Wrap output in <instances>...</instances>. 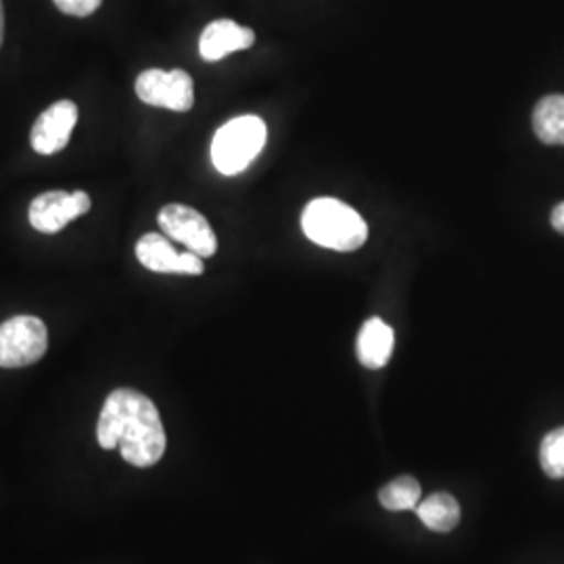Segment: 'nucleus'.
<instances>
[{
    "instance_id": "obj_11",
    "label": "nucleus",
    "mask_w": 564,
    "mask_h": 564,
    "mask_svg": "<svg viewBox=\"0 0 564 564\" xmlns=\"http://www.w3.org/2000/svg\"><path fill=\"white\" fill-rule=\"evenodd\" d=\"M393 343H395L393 328L381 318H370L364 323L362 330L358 335V345H356L358 360L370 370H379L389 362L393 354Z\"/></svg>"
},
{
    "instance_id": "obj_13",
    "label": "nucleus",
    "mask_w": 564,
    "mask_h": 564,
    "mask_svg": "<svg viewBox=\"0 0 564 564\" xmlns=\"http://www.w3.org/2000/svg\"><path fill=\"white\" fill-rule=\"evenodd\" d=\"M416 514L431 531L447 533L460 523V506L449 494H435L416 506Z\"/></svg>"
},
{
    "instance_id": "obj_5",
    "label": "nucleus",
    "mask_w": 564,
    "mask_h": 564,
    "mask_svg": "<svg viewBox=\"0 0 564 564\" xmlns=\"http://www.w3.org/2000/svg\"><path fill=\"white\" fill-rule=\"evenodd\" d=\"M158 223L167 239L181 242L199 258H212L218 251V239L212 226L203 214L188 205H165L158 216Z\"/></svg>"
},
{
    "instance_id": "obj_8",
    "label": "nucleus",
    "mask_w": 564,
    "mask_h": 564,
    "mask_svg": "<svg viewBox=\"0 0 564 564\" xmlns=\"http://www.w3.org/2000/svg\"><path fill=\"white\" fill-rule=\"evenodd\" d=\"M137 258L139 262L160 274H188V276H199L205 270L203 258L186 251L181 253L174 249V245L167 241V237L149 232L144 235L141 241L137 242Z\"/></svg>"
},
{
    "instance_id": "obj_15",
    "label": "nucleus",
    "mask_w": 564,
    "mask_h": 564,
    "mask_svg": "<svg viewBox=\"0 0 564 564\" xmlns=\"http://www.w3.org/2000/svg\"><path fill=\"white\" fill-rule=\"evenodd\" d=\"M540 464L552 479H564V426L550 431L540 447Z\"/></svg>"
},
{
    "instance_id": "obj_4",
    "label": "nucleus",
    "mask_w": 564,
    "mask_h": 564,
    "mask_svg": "<svg viewBox=\"0 0 564 564\" xmlns=\"http://www.w3.org/2000/svg\"><path fill=\"white\" fill-rule=\"evenodd\" d=\"M48 349L46 324L36 316H13L0 324V368L36 364Z\"/></svg>"
},
{
    "instance_id": "obj_18",
    "label": "nucleus",
    "mask_w": 564,
    "mask_h": 564,
    "mask_svg": "<svg viewBox=\"0 0 564 564\" xmlns=\"http://www.w3.org/2000/svg\"><path fill=\"white\" fill-rule=\"evenodd\" d=\"M4 41V9H2V0H0V46Z\"/></svg>"
},
{
    "instance_id": "obj_3",
    "label": "nucleus",
    "mask_w": 564,
    "mask_h": 564,
    "mask_svg": "<svg viewBox=\"0 0 564 564\" xmlns=\"http://www.w3.org/2000/svg\"><path fill=\"white\" fill-rule=\"evenodd\" d=\"M268 130L262 118L241 116L224 123L212 142V162L224 176L245 172L262 153Z\"/></svg>"
},
{
    "instance_id": "obj_10",
    "label": "nucleus",
    "mask_w": 564,
    "mask_h": 564,
    "mask_svg": "<svg viewBox=\"0 0 564 564\" xmlns=\"http://www.w3.org/2000/svg\"><path fill=\"white\" fill-rule=\"evenodd\" d=\"M256 42V34L249 28H242L237 21H212L203 30L199 41V53L205 61H223L226 55L251 48Z\"/></svg>"
},
{
    "instance_id": "obj_6",
    "label": "nucleus",
    "mask_w": 564,
    "mask_h": 564,
    "mask_svg": "<svg viewBox=\"0 0 564 564\" xmlns=\"http://www.w3.org/2000/svg\"><path fill=\"white\" fill-rule=\"evenodd\" d=\"M137 95L151 107L184 113L195 102V84L182 69H147L137 78Z\"/></svg>"
},
{
    "instance_id": "obj_16",
    "label": "nucleus",
    "mask_w": 564,
    "mask_h": 564,
    "mask_svg": "<svg viewBox=\"0 0 564 564\" xmlns=\"http://www.w3.org/2000/svg\"><path fill=\"white\" fill-rule=\"evenodd\" d=\"M55 7L59 9L61 13L72 15V18H88L93 15L102 0H53Z\"/></svg>"
},
{
    "instance_id": "obj_17",
    "label": "nucleus",
    "mask_w": 564,
    "mask_h": 564,
    "mask_svg": "<svg viewBox=\"0 0 564 564\" xmlns=\"http://www.w3.org/2000/svg\"><path fill=\"white\" fill-rule=\"evenodd\" d=\"M552 226H554V230H558V232L564 235V203L554 207V212H552Z\"/></svg>"
},
{
    "instance_id": "obj_12",
    "label": "nucleus",
    "mask_w": 564,
    "mask_h": 564,
    "mask_svg": "<svg viewBox=\"0 0 564 564\" xmlns=\"http://www.w3.org/2000/svg\"><path fill=\"white\" fill-rule=\"evenodd\" d=\"M533 130L545 144H564V95H550L538 102Z\"/></svg>"
},
{
    "instance_id": "obj_7",
    "label": "nucleus",
    "mask_w": 564,
    "mask_h": 564,
    "mask_svg": "<svg viewBox=\"0 0 564 564\" xmlns=\"http://www.w3.org/2000/svg\"><path fill=\"white\" fill-rule=\"evenodd\" d=\"M90 205L93 202L84 191H74V193L48 191L32 202L28 209V218L32 228H36L39 232L55 235L67 224L88 214Z\"/></svg>"
},
{
    "instance_id": "obj_14",
    "label": "nucleus",
    "mask_w": 564,
    "mask_h": 564,
    "mask_svg": "<svg viewBox=\"0 0 564 564\" xmlns=\"http://www.w3.org/2000/svg\"><path fill=\"white\" fill-rule=\"evenodd\" d=\"M379 500L391 512L416 510V506L421 505V484L412 477H400L384 485L379 494Z\"/></svg>"
},
{
    "instance_id": "obj_9",
    "label": "nucleus",
    "mask_w": 564,
    "mask_h": 564,
    "mask_svg": "<svg viewBox=\"0 0 564 564\" xmlns=\"http://www.w3.org/2000/svg\"><path fill=\"white\" fill-rule=\"evenodd\" d=\"M78 123V107L76 102L59 101L44 109L36 123L32 126V149L39 155H55L63 151L69 142V137Z\"/></svg>"
},
{
    "instance_id": "obj_1",
    "label": "nucleus",
    "mask_w": 564,
    "mask_h": 564,
    "mask_svg": "<svg viewBox=\"0 0 564 564\" xmlns=\"http://www.w3.org/2000/svg\"><path fill=\"white\" fill-rule=\"evenodd\" d=\"M97 442L102 449L120 447L121 458L132 466L160 463L167 437L158 405L134 389L111 391L102 403Z\"/></svg>"
},
{
    "instance_id": "obj_2",
    "label": "nucleus",
    "mask_w": 564,
    "mask_h": 564,
    "mask_svg": "<svg viewBox=\"0 0 564 564\" xmlns=\"http://www.w3.org/2000/svg\"><path fill=\"white\" fill-rule=\"evenodd\" d=\"M302 228L310 241L333 251H356L368 237L362 216L347 203L333 197L307 203L303 209Z\"/></svg>"
}]
</instances>
